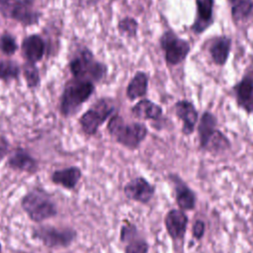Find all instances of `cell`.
I'll return each mask as SVG.
<instances>
[{"label": "cell", "instance_id": "obj_1", "mask_svg": "<svg viewBox=\"0 0 253 253\" xmlns=\"http://www.w3.org/2000/svg\"><path fill=\"white\" fill-rule=\"evenodd\" d=\"M21 207L28 217L41 223L57 214V208L51 197L42 188H34L21 200Z\"/></svg>", "mask_w": 253, "mask_h": 253}, {"label": "cell", "instance_id": "obj_2", "mask_svg": "<svg viewBox=\"0 0 253 253\" xmlns=\"http://www.w3.org/2000/svg\"><path fill=\"white\" fill-rule=\"evenodd\" d=\"M94 92L93 82L72 79L66 82L60 97L59 111L61 116H73Z\"/></svg>", "mask_w": 253, "mask_h": 253}, {"label": "cell", "instance_id": "obj_3", "mask_svg": "<svg viewBox=\"0 0 253 253\" xmlns=\"http://www.w3.org/2000/svg\"><path fill=\"white\" fill-rule=\"evenodd\" d=\"M107 128L117 142L130 149L137 148L147 134V128L144 125L139 123L126 124L124 119L118 115L109 120Z\"/></svg>", "mask_w": 253, "mask_h": 253}, {"label": "cell", "instance_id": "obj_4", "mask_svg": "<svg viewBox=\"0 0 253 253\" xmlns=\"http://www.w3.org/2000/svg\"><path fill=\"white\" fill-rule=\"evenodd\" d=\"M32 236L47 248H66L74 242L77 232L69 227L58 228L51 225H41L33 229Z\"/></svg>", "mask_w": 253, "mask_h": 253}, {"label": "cell", "instance_id": "obj_5", "mask_svg": "<svg viewBox=\"0 0 253 253\" xmlns=\"http://www.w3.org/2000/svg\"><path fill=\"white\" fill-rule=\"evenodd\" d=\"M70 71L75 79L85 81H99L106 73L105 65L94 60L88 49H83L78 56L69 63Z\"/></svg>", "mask_w": 253, "mask_h": 253}, {"label": "cell", "instance_id": "obj_6", "mask_svg": "<svg viewBox=\"0 0 253 253\" xmlns=\"http://www.w3.org/2000/svg\"><path fill=\"white\" fill-rule=\"evenodd\" d=\"M114 109L105 100L98 101L79 119V125L86 135H94L103 123L112 115Z\"/></svg>", "mask_w": 253, "mask_h": 253}, {"label": "cell", "instance_id": "obj_7", "mask_svg": "<svg viewBox=\"0 0 253 253\" xmlns=\"http://www.w3.org/2000/svg\"><path fill=\"white\" fill-rule=\"evenodd\" d=\"M161 46L165 51L166 61L173 65L184 60L190 50L189 43L172 32H167L162 36Z\"/></svg>", "mask_w": 253, "mask_h": 253}, {"label": "cell", "instance_id": "obj_8", "mask_svg": "<svg viewBox=\"0 0 253 253\" xmlns=\"http://www.w3.org/2000/svg\"><path fill=\"white\" fill-rule=\"evenodd\" d=\"M155 192V188L144 178L137 177L124 187V193L129 200L139 202L142 204L148 203Z\"/></svg>", "mask_w": 253, "mask_h": 253}, {"label": "cell", "instance_id": "obj_9", "mask_svg": "<svg viewBox=\"0 0 253 253\" xmlns=\"http://www.w3.org/2000/svg\"><path fill=\"white\" fill-rule=\"evenodd\" d=\"M9 17L25 26H32L39 22L40 13L36 10L34 0H16L9 12Z\"/></svg>", "mask_w": 253, "mask_h": 253}, {"label": "cell", "instance_id": "obj_10", "mask_svg": "<svg viewBox=\"0 0 253 253\" xmlns=\"http://www.w3.org/2000/svg\"><path fill=\"white\" fill-rule=\"evenodd\" d=\"M7 166L10 169L34 174L39 170V162L26 149L18 147L8 157Z\"/></svg>", "mask_w": 253, "mask_h": 253}, {"label": "cell", "instance_id": "obj_11", "mask_svg": "<svg viewBox=\"0 0 253 253\" xmlns=\"http://www.w3.org/2000/svg\"><path fill=\"white\" fill-rule=\"evenodd\" d=\"M164 223L168 234L173 239H181L186 233L188 217L181 210H171L165 215Z\"/></svg>", "mask_w": 253, "mask_h": 253}, {"label": "cell", "instance_id": "obj_12", "mask_svg": "<svg viewBox=\"0 0 253 253\" xmlns=\"http://www.w3.org/2000/svg\"><path fill=\"white\" fill-rule=\"evenodd\" d=\"M177 117L183 122L182 130L184 134H191L198 122V112L189 101H179L175 105Z\"/></svg>", "mask_w": 253, "mask_h": 253}, {"label": "cell", "instance_id": "obj_13", "mask_svg": "<svg viewBox=\"0 0 253 253\" xmlns=\"http://www.w3.org/2000/svg\"><path fill=\"white\" fill-rule=\"evenodd\" d=\"M82 171L79 167L70 166L53 171L50 179L51 182L55 185H59L60 187L67 190H73L80 181Z\"/></svg>", "mask_w": 253, "mask_h": 253}, {"label": "cell", "instance_id": "obj_14", "mask_svg": "<svg viewBox=\"0 0 253 253\" xmlns=\"http://www.w3.org/2000/svg\"><path fill=\"white\" fill-rule=\"evenodd\" d=\"M237 102L247 112H253V73L246 74L234 87Z\"/></svg>", "mask_w": 253, "mask_h": 253}, {"label": "cell", "instance_id": "obj_15", "mask_svg": "<svg viewBox=\"0 0 253 253\" xmlns=\"http://www.w3.org/2000/svg\"><path fill=\"white\" fill-rule=\"evenodd\" d=\"M197 18L193 25L196 33H203L211 23L213 0H196Z\"/></svg>", "mask_w": 253, "mask_h": 253}, {"label": "cell", "instance_id": "obj_16", "mask_svg": "<svg viewBox=\"0 0 253 253\" xmlns=\"http://www.w3.org/2000/svg\"><path fill=\"white\" fill-rule=\"evenodd\" d=\"M22 51L30 62H37L42 59L44 52V42L38 35L27 37L22 42Z\"/></svg>", "mask_w": 253, "mask_h": 253}, {"label": "cell", "instance_id": "obj_17", "mask_svg": "<svg viewBox=\"0 0 253 253\" xmlns=\"http://www.w3.org/2000/svg\"><path fill=\"white\" fill-rule=\"evenodd\" d=\"M176 202L181 210L191 211L196 205V196L194 192L188 188L179 178H174Z\"/></svg>", "mask_w": 253, "mask_h": 253}, {"label": "cell", "instance_id": "obj_18", "mask_svg": "<svg viewBox=\"0 0 253 253\" xmlns=\"http://www.w3.org/2000/svg\"><path fill=\"white\" fill-rule=\"evenodd\" d=\"M131 113L141 120H157L162 116V109L155 103L144 99L132 107Z\"/></svg>", "mask_w": 253, "mask_h": 253}, {"label": "cell", "instance_id": "obj_19", "mask_svg": "<svg viewBox=\"0 0 253 253\" xmlns=\"http://www.w3.org/2000/svg\"><path fill=\"white\" fill-rule=\"evenodd\" d=\"M200 145L202 148H204L208 151L217 153V152H221V151H224L227 148H229L230 142L222 132H220L217 129H214L207 137V139L204 142H202Z\"/></svg>", "mask_w": 253, "mask_h": 253}, {"label": "cell", "instance_id": "obj_20", "mask_svg": "<svg viewBox=\"0 0 253 253\" xmlns=\"http://www.w3.org/2000/svg\"><path fill=\"white\" fill-rule=\"evenodd\" d=\"M148 79L145 73L137 72L129 82L126 88V96L130 100H134L138 97L145 95L147 91Z\"/></svg>", "mask_w": 253, "mask_h": 253}, {"label": "cell", "instance_id": "obj_21", "mask_svg": "<svg viewBox=\"0 0 253 253\" xmlns=\"http://www.w3.org/2000/svg\"><path fill=\"white\" fill-rule=\"evenodd\" d=\"M229 48H230V40L228 38L221 37L216 39L210 49L213 61L219 65L224 64L228 57Z\"/></svg>", "mask_w": 253, "mask_h": 253}, {"label": "cell", "instance_id": "obj_22", "mask_svg": "<svg viewBox=\"0 0 253 253\" xmlns=\"http://www.w3.org/2000/svg\"><path fill=\"white\" fill-rule=\"evenodd\" d=\"M216 119L211 113H204L199 125V136H200V144L204 142L207 137L215 129Z\"/></svg>", "mask_w": 253, "mask_h": 253}, {"label": "cell", "instance_id": "obj_23", "mask_svg": "<svg viewBox=\"0 0 253 253\" xmlns=\"http://www.w3.org/2000/svg\"><path fill=\"white\" fill-rule=\"evenodd\" d=\"M235 4L232 7L231 14L235 21H240L247 18L253 10L252 0H234Z\"/></svg>", "mask_w": 253, "mask_h": 253}, {"label": "cell", "instance_id": "obj_24", "mask_svg": "<svg viewBox=\"0 0 253 253\" xmlns=\"http://www.w3.org/2000/svg\"><path fill=\"white\" fill-rule=\"evenodd\" d=\"M20 68L15 61L0 59V79L11 80L19 76Z\"/></svg>", "mask_w": 253, "mask_h": 253}, {"label": "cell", "instance_id": "obj_25", "mask_svg": "<svg viewBox=\"0 0 253 253\" xmlns=\"http://www.w3.org/2000/svg\"><path fill=\"white\" fill-rule=\"evenodd\" d=\"M24 77L29 88H36L40 84V74L35 63L28 61L24 67Z\"/></svg>", "mask_w": 253, "mask_h": 253}, {"label": "cell", "instance_id": "obj_26", "mask_svg": "<svg viewBox=\"0 0 253 253\" xmlns=\"http://www.w3.org/2000/svg\"><path fill=\"white\" fill-rule=\"evenodd\" d=\"M18 48L17 42L14 37H12L10 34H4L0 37V50L7 54L12 55L16 52Z\"/></svg>", "mask_w": 253, "mask_h": 253}, {"label": "cell", "instance_id": "obj_27", "mask_svg": "<svg viewBox=\"0 0 253 253\" xmlns=\"http://www.w3.org/2000/svg\"><path fill=\"white\" fill-rule=\"evenodd\" d=\"M119 30L122 34L133 37L136 34L137 23L131 18H125L119 23Z\"/></svg>", "mask_w": 253, "mask_h": 253}, {"label": "cell", "instance_id": "obj_28", "mask_svg": "<svg viewBox=\"0 0 253 253\" xmlns=\"http://www.w3.org/2000/svg\"><path fill=\"white\" fill-rule=\"evenodd\" d=\"M148 244L143 240H129L125 253H147Z\"/></svg>", "mask_w": 253, "mask_h": 253}, {"label": "cell", "instance_id": "obj_29", "mask_svg": "<svg viewBox=\"0 0 253 253\" xmlns=\"http://www.w3.org/2000/svg\"><path fill=\"white\" fill-rule=\"evenodd\" d=\"M9 148H10L9 140L4 135H0V163L8 155Z\"/></svg>", "mask_w": 253, "mask_h": 253}, {"label": "cell", "instance_id": "obj_30", "mask_svg": "<svg viewBox=\"0 0 253 253\" xmlns=\"http://www.w3.org/2000/svg\"><path fill=\"white\" fill-rule=\"evenodd\" d=\"M205 232V223L202 220H197L193 225V236L196 239H201Z\"/></svg>", "mask_w": 253, "mask_h": 253}, {"label": "cell", "instance_id": "obj_31", "mask_svg": "<svg viewBox=\"0 0 253 253\" xmlns=\"http://www.w3.org/2000/svg\"><path fill=\"white\" fill-rule=\"evenodd\" d=\"M135 229L133 226L128 225V226H123L121 229V240L122 242H126V240H128L129 238H131L134 233H132V230Z\"/></svg>", "mask_w": 253, "mask_h": 253}, {"label": "cell", "instance_id": "obj_32", "mask_svg": "<svg viewBox=\"0 0 253 253\" xmlns=\"http://www.w3.org/2000/svg\"><path fill=\"white\" fill-rule=\"evenodd\" d=\"M16 0H0V12L5 15V16H9V12L13 6V4L15 3Z\"/></svg>", "mask_w": 253, "mask_h": 253}, {"label": "cell", "instance_id": "obj_33", "mask_svg": "<svg viewBox=\"0 0 253 253\" xmlns=\"http://www.w3.org/2000/svg\"><path fill=\"white\" fill-rule=\"evenodd\" d=\"M85 1L87 2V4H93V3H95L98 0H85Z\"/></svg>", "mask_w": 253, "mask_h": 253}, {"label": "cell", "instance_id": "obj_34", "mask_svg": "<svg viewBox=\"0 0 253 253\" xmlns=\"http://www.w3.org/2000/svg\"><path fill=\"white\" fill-rule=\"evenodd\" d=\"M1 251H2V245H1V242H0V253H1Z\"/></svg>", "mask_w": 253, "mask_h": 253}]
</instances>
